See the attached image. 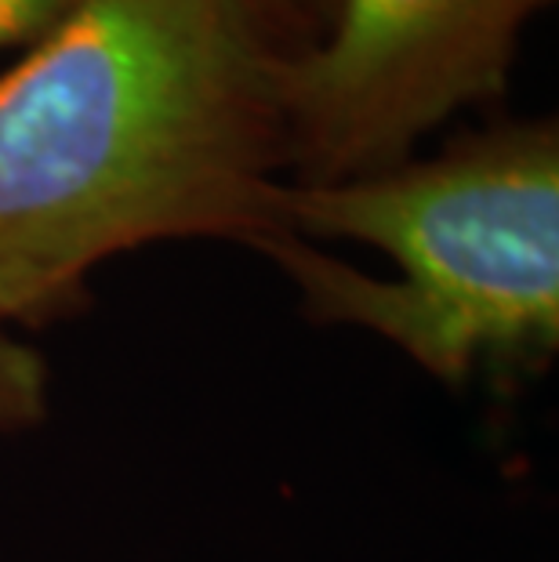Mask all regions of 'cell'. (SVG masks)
Returning <instances> with one entry per match:
<instances>
[{"instance_id":"8992f818","label":"cell","mask_w":559,"mask_h":562,"mask_svg":"<svg viewBox=\"0 0 559 562\" xmlns=\"http://www.w3.org/2000/svg\"><path fill=\"white\" fill-rule=\"evenodd\" d=\"M258 4L305 47L324 37L338 15V0H258Z\"/></svg>"},{"instance_id":"5b68a950","label":"cell","mask_w":559,"mask_h":562,"mask_svg":"<svg viewBox=\"0 0 559 562\" xmlns=\"http://www.w3.org/2000/svg\"><path fill=\"white\" fill-rule=\"evenodd\" d=\"M80 0H0V47L44 41Z\"/></svg>"},{"instance_id":"277c9868","label":"cell","mask_w":559,"mask_h":562,"mask_svg":"<svg viewBox=\"0 0 559 562\" xmlns=\"http://www.w3.org/2000/svg\"><path fill=\"white\" fill-rule=\"evenodd\" d=\"M47 414V370L30 345L0 323V432H22Z\"/></svg>"},{"instance_id":"6da1fadb","label":"cell","mask_w":559,"mask_h":562,"mask_svg":"<svg viewBox=\"0 0 559 562\" xmlns=\"http://www.w3.org/2000/svg\"><path fill=\"white\" fill-rule=\"evenodd\" d=\"M299 52L258 0H80L0 77V323L77 313L124 250L288 233Z\"/></svg>"},{"instance_id":"7a4b0ae2","label":"cell","mask_w":559,"mask_h":562,"mask_svg":"<svg viewBox=\"0 0 559 562\" xmlns=\"http://www.w3.org/2000/svg\"><path fill=\"white\" fill-rule=\"evenodd\" d=\"M255 250L316 323L400 345L447 385L523 374L559 345V131L505 124L349 182H280Z\"/></svg>"},{"instance_id":"3957f363","label":"cell","mask_w":559,"mask_h":562,"mask_svg":"<svg viewBox=\"0 0 559 562\" xmlns=\"http://www.w3.org/2000/svg\"><path fill=\"white\" fill-rule=\"evenodd\" d=\"M552 0H338L288 58L294 182H349L411 160L455 113L502 99L523 26Z\"/></svg>"}]
</instances>
